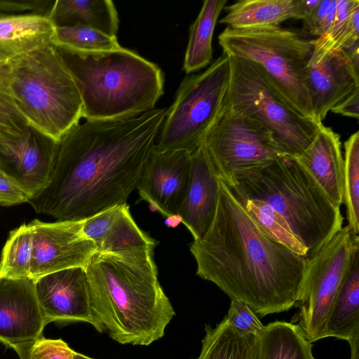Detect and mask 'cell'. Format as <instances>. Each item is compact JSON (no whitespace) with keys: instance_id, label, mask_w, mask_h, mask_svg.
<instances>
[{"instance_id":"cell-1","label":"cell","mask_w":359,"mask_h":359,"mask_svg":"<svg viewBox=\"0 0 359 359\" xmlns=\"http://www.w3.org/2000/svg\"><path fill=\"white\" fill-rule=\"evenodd\" d=\"M166 109L136 117L86 121L58 143L49 180L28 203L58 220H82L126 204L137 189Z\"/></svg>"},{"instance_id":"cell-2","label":"cell","mask_w":359,"mask_h":359,"mask_svg":"<svg viewBox=\"0 0 359 359\" xmlns=\"http://www.w3.org/2000/svg\"><path fill=\"white\" fill-rule=\"evenodd\" d=\"M219 186L213 221L189 246L196 275L261 318L288 311L300 299L308 259L267 236L220 179Z\"/></svg>"},{"instance_id":"cell-3","label":"cell","mask_w":359,"mask_h":359,"mask_svg":"<svg viewBox=\"0 0 359 359\" xmlns=\"http://www.w3.org/2000/svg\"><path fill=\"white\" fill-rule=\"evenodd\" d=\"M154 248L96 252L86 269L94 316L121 344L150 345L175 316L158 279Z\"/></svg>"},{"instance_id":"cell-4","label":"cell","mask_w":359,"mask_h":359,"mask_svg":"<svg viewBox=\"0 0 359 359\" xmlns=\"http://www.w3.org/2000/svg\"><path fill=\"white\" fill-rule=\"evenodd\" d=\"M226 184L246 198L267 203L278 212L306 248L308 259L342 228L340 207L330 200L295 157L279 156L238 168Z\"/></svg>"},{"instance_id":"cell-5","label":"cell","mask_w":359,"mask_h":359,"mask_svg":"<svg viewBox=\"0 0 359 359\" xmlns=\"http://www.w3.org/2000/svg\"><path fill=\"white\" fill-rule=\"evenodd\" d=\"M58 50L77 83L86 121L136 117L154 109L163 94L161 68L131 50Z\"/></svg>"},{"instance_id":"cell-6","label":"cell","mask_w":359,"mask_h":359,"mask_svg":"<svg viewBox=\"0 0 359 359\" xmlns=\"http://www.w3.org/2000/svg\"><path fill=\"white\" fill-rule=\"evenodd\" d=\"M3 70L27 125L59 143L80 123L81 96L55 46L10 58Z\"/></svg>"},{"instance_id":"cell-7","label":"cell","mask_w":359,"mask_h":359,"mask_svg":"<svg viewBox=\"0 0 359 359\" xmlns=\"http://www.w3.org/2000/svg\"><path fill=\"white\" fill-rule=\"evenodd\" d=\"M313 39L302 31L280 26L226 27L218 36L224 53L257 65L299 112L315 119L307 86Z\"/></svg>"},{"instance_id":"cell-8","label":"cell","mask_w":359,"mask_h":359,"mask_svg":"<svg viewBox=\"0 0 359 359\" xmlns=\"http://www.w3.org/2000/svg\"><path fill=\"white\" fill-rule=\"evenodd\" d=\"M227 56L230 73L225 104L267 129L283 155L301 154L313 141L323 123L299 112L257 65Z\"/></svg>"},{"instance_id":"cell-9","label":"cell","mask_w":359,"mask_h":359,"mask_svg":"<svg viewBox=\"0 0 359 359\" xmlns=\"http://www.w3.org/2000/svg\"><path fill=\"white\" fill-rule=\"evenodd\" d=\"M229 73V57L223 53L205 71L183 79L165 111L155 149L192 154L203 146L224 107Z\"/></svg>"},{"instance_id":"cell-10","label":"cell","mask_w":359,"mask_h":359,"mask_svg":"<svg viewBox=\"0 0 359 359\" xmlns=\"http://www.w3.org/2000/svg\"><path fill=\"white\" fill-rule=\"evenodd\" d=\"M359 253V236L342 227L318 252L307 259L297 325L310 342L323 339L325 325L348 272Z\"/></svg>"},{"instance_id":"cell-11","label":"cell","mask_w":359,"mask_h":359,"mask_svg":"<svg viewBox=\"0 0 359 359\" xmlns=\"http://www.w3.org/2000/svg\"><path fill=\"white\" fill-rule=\"evenodd\" d=\"M203 147L215 173L225 183L238 168L283 156L267 129L225 104Z\"/></svg>"},{"instance_id":"cell-12","label":"cell","mask_w":359,"mask_h":359,"mask_svg":"<svg viewBox=\"0 0 359 359\" xmlns=\"http://www.w3.org/2000/svg\"><path fill=\"white\" fill-rule=\"evenodd\" d=\"M84 220L34 219L29 223L33 233L32 279L74 267L86 271L97 248L83 233Z\"/></svg>"},{"instance_id":"cell-13","label":"cell","mask_w":359,"mask_h":359,"mask_svg":"<svg viewBox=\"0 0 359 359\" xmlns=\"http://www.w3.org/2000/svg\"><path fill=\"white\" fill-rule=\"evenodd\" d=\"M58 143L27 125L17 133L0 135V170L32 196L47 184Z\"/></svg>"},{"instance_id":"cell-14","label":"cell","mask_w":359,"mask_h":359,"mask_svg":"<svg viewBox=\"0 0 359 359\" xmlns=\"http://www.w3.org/2000/svg\"><path fill=\"white\" fill-rule=\"evenodd\" d=\"M191 154L186 151L151 150L137 189L142 200L169 217L177 215L190 178Z\"/></svg>"},{"instance_id":"cell-15","label":"cell","mask_w":359,"mask_h":359,"mask_svg":"<svg viewBox=\"0 0 359 359\" xmlns=\"http://www.w3.org/2000/svg\"><path fill=\"white\" fill-rule=\"evenodd\" d=\"M35 280L38 302L46 324L83 322L104 331L90 304L86 271L74 267L46 274Z\"/></svg>"},{"instance_id":"cell-16","label":"cell","mask_w":359,"mask_h":359,"mask_svg":"<svg viewBox=\"0 0 359 359\" xmlns=\"http://www.w3.org/2000/svg\"><path fill=\"white\" fill-rule=\"evenodd\" d=\"M46 325L35 280L0 277V341L15 349L42 337Z\"/></svg>"},{"instance_id":"cell-17","label":"cell","mask_w":359,"mask_h":359,"mask_svg":"<svg viewBox=\"0 0 359 359\" xmlns=\"http://www.w3.org/2000/svg\"><path fill=\"white\" fill-rule=\"evenodd\" d=\"M307 86L314 118L323 123L330 111L359 89V43L309 64Z\"/></svg>"},{"instance_id":"cell-18","label":"cell","mask_w":359,"mask_h":359,"mask_svg":"<svg viewBox=\"0 0 359 359\" xmlns=\"http://www.w3.org/2000/svg\"><path fill=\"white\" fill-rule=\"evenodd\" d=\"M219 179L203 146L191 154L190 178L184 200L177 212L194 240L210 226L217 206Z\"/></svg>"},{"instance_id":"cell-19","label":"cell","mask_w":359,"mask_h":359,"mask_svg":"<svg viewBox=\"0 0 359 359\" xmlns=\"http://www.w3.org/2000/svg\"><path fill=\"white\" fill-rule=\"evenodd\" d=\"M83 231L95 245L97 252H117L156 245V241L137 226L127 203L86 219Z\"/></svg>"},{"instance_id":"cell-20","label":"cell","mask_w":359,"mask_h":359,"mask_svg":"<svg viewBox=\"0 0 359 359\" xmlns=\"http://www.w3.org/2000/svg\"><path fill=\"white\" fill-rule=\"evenodd\" d=\"M337 207L343 203L344 157L340 136L324 125L311 144L295 157Z\"/></svg>"},{"instance_id":"cell-21","label":"cell","mask_w":359,"mask_h":359,"mask_svg":"<svg viewBox=\"0 0 359 359\" xmlns=\"http://www.w3.org/2000/svg\"><path fill=\"white\" fill-rule=\"evenodd\" d=\"M56 27L48 14L0 15V53L10 59L53 45Z\"/></svg>"},{"instance_id":"cell-22","label":"cell","mask_w":359,"mask_h":359,"mask_svg":"<svg viewBox=\"0 0 359 359\" xmlns=\"http://www.w3.org/2000/svg\"><path fill=\"white\" fill-rule=\"evenodd\" d=\"M49 16L57 27L85 26L116 36L118 15L110 0H56Z\"/></svg>"},{"instance_id":"cell-23","label":"cell","mask_w":359,"mask_h":359,"mask_svg":"<svg viewBox=\"0 0 359 359\" xmlns=\"http://www.w3.org/2000/svg\"><path fill=\"white\" fill-rule=\"evenodd\" d=\"M359 338V253L351 264L327 318L323 338Z\"/></svg>"},{"instance_id":"cell-24","label":"cell","mask_w":359,"mask_h":359,"mask_svg":"<svg viewBox=\"0 0 359 359\" xmlns=\"http://www.w3.org/2000/svg\"><path fill=\"white\" fill-rule=\"evenodd\" d=\"M219 22L227 27L248 29L280 25L295 18L296 0H240L225 6Z\"/></svg>"},{"instance_id":"cell-25","label":"cell","mask_w":359,"mask_h":359,"mask_svg":"<svg viewBox=\"0 0 359 359\" xmlns=\"http://www.w3.org/2000/svg\"><path fill=\"white\" fill-rule=\"evenodd\" d=\"M312 347L297 325L276 320L257 336V359H315Z\"/></svg>"},{"instance_id":"cell-26","label":"cell","mask_w":359,"mask_h":359,"mask_svg":"<svg viewBox=\"0 0 359 359\" xmlns=\"http://www.w3.org/2000/svg\"><path fill=\"white\" fill-rule=\"evenodd\" d=\"M227 0H205L189 27L183 69L187 74L208 66L212 59V36L217 19Z\"/></svg>"},{"instance_id":"cell-27","label":"cell","mask_w":359,"mask_h":359,"mask_svg":"<svg viewBox=\"0 0 359 359\" xmlns=\"http://www.w3.org/2000/svg\"><path fill=\"white\" fill-rule=\"evenodd\" d=\"M313 50L309 64L359 43V1L337 0V13L330 29L313 39Z\"/></svg>"},{"instance_id":"cell-28","label":"cell","mask_w":359,"mask_h":359,"mask_svg":"<svg viewBox=\"0 0 359 359\" xmlns=\"http://www.w3.org/2000/svg\"><path fill=\"white\" fill-rule=\"evenodd\" d=\"M205 331L200 354L193 359H257V337L234 329L226 316Z\"/></svg>"},{"instance_id":"cell-29","label":"cell","mask_w":359,"mask_h":359,"mask_svg":"<svg viewBox=\"0 0 359 359\" xmlns=\"http://www.w3.org/2000/svg\"><path fill=\"white\" fill-rule=\"evenodd\" d=\"M229 189L267 236L292 252L307 258L306 248L293 235L285 219L270 205L259 199L246 198L230 187Z\"/></svg>"},{"instance_id":"cell-30","label":"cell","mask_w":359,"mask_h":359,"mask_svg":"<svg viewBox=\"0 0 359 359\" xmlns=\"http://www.w3.org/2000/svg\"><path fill=\"white\" fill-rule=\"evenodd\" d=\"M32 251L33 233L29 223L11 231L1 252L0 277L31 278Z\"/></svg>"},{"instance_id":"cell-31","label":"cell","mask_w":359,"mask_h":359,"mask_svg":"<svg viewBox=\"0 0 359 359\" xmlns=\"http://www.w3.org/2000/svg\"><path fill=\"white\" fill-rule=\"evenodd\" d=\"M57 48L76 53H100L121 47L116 36L88 27H56L53 43Z\"/></svg>"},{"instance_id":"cell-32","label":"cell","mask_w":359,"mask_h":359,"mask_svg":"<svg viewBox=\"0 0 359 359\" xmlns=\"http://www.w3.org/2000/svg\"><path fill=\"white\" fill-rule=\"evenodd\" d=\"M344 194L348 227L359 233V132L353 133L344 142Z\"/></svg>"},{"instance_id":"cell-33","label":"cell","mask_w":359,"mask_h":359,"mask_svg":"<svg viewBox=\"0 0 359 359\" xmlns=\"http://www.w3.org/2000/svg\"><path fill=\"white\" fill-rule=\"evenodd\" d=\"M3 65L0 67V135L20 133L27 125L8 86Z\"/></svg>"},{"instance_id":"cell-34","label":"cell","mask_w":359,"mask_h":359,"mask_svg":"<svg viewBox=\"0 0 359 359\" xmlns=\"http://www.w3.org/2000/svg\"><path fill=\"white\" fill-rule=\"evenodd\" d=\"M14 350L20 359H74L75 352L62 339H46L43 336Z\"/></svg>"},{"instance_id":"cell-35","label":"cell","mask_w":359,"mask_h":359,"mask_svg":"<svg viewBox=\"0 0 359 359\" xmlns=\"http://www.w3.org/2000/svg\"><path fill=\"white\" fill-rule=\"evenodd\" d=\"M337 8V0H320L314 11L304 20L302 32L315 39L325 35L333 25Z\"/></svg>"},{"instance_id":"cell-36","label":"cell","mask_w":359,"mask_h":359,"mask_svg":"<svg viewBox=\"0 0 359 359\" xmlns=\"http://www.w3.org/2000/svg\"><path fill=\"white\" fill-rule=\"evenodd\" d=\"M226 318L232 327L246 334L257 337L264 327L257 315L247 304L236 299H231Z\"/></svg>"},{"instance_id":"cell-37","label":"cell","mask_w":359,"mask_h":359,"mask_svg":"<svg viewBox=\"0 0 359 359\" xmlns=\"http://www.w3.org/2000/svg\"><path fill=\"white\" fill-rule=\"evenodd\" d=\"M54 1L45 0H0V15L41 13L49 15Z\"/></svg>"},{"instance_id":"cell-38","label":"cell","mask_w":359,"mask_h":359,"mask_svg":"<svg viewBox=\"0 0 359 359\" xmlns=\"http://www.w3.org/2000/svg\"><path fill=\"white\" fill-rule=\"evenodd\" d=\"M32 196L15 180L0 170V204L13 205L28 203Z\"/></svg>"},{"instance_id":"cell-39","label":"cell","mask_w":359,"mask_h":359,"mask_svg":"<svg viewBox=\"0 0 359 359\" xmlns=\"http://www.w3.org/2000/svg\"><path fill=\"white\" fill-rule=\"evenodd\" d=\"M332 112L358 119L359 117V89L355 90L340 103L335 106Z\"/></svg>"},{"instance_id":"cell-40","label":"cell","mask_w":359,"mask_h":359,"mask_svg":"<svg viewBox=\"0 0 359 359\" xmlns=\"http://www.w3.org/2000/svg\"><path fill=\"white\" fill-rule=\"evenodd\" d=\"M320 0H296V20H306L314 11Z\"/></svg>"},{"instance_id":"cell-41","label":"cell","mask_w":359,"mask_h":359,"mask_svg":"<svg viewBox=\"0 0 359 359\" xmlns=\"http://www.w3.org/2000/svg\"><path fill=\"white\" fill-rule=\"evenodd\" d=\"M351 359H359V338L350 341Z\"/></svg>"},{"instance_id":"cell-42","label":"cell","mask_w":359,"mask_h":359,"mask_svg":"<svg viewBox=\"0 0 359 359\" xmlns=\"http://www.w3.org/2000/svg\"><path fill=\"white\" fill-rule=\"evenodd\" d=\"M181 222V219L179 215H173L172 217H167L165 224L169 227H175Z\"/></svg>"},{"instance_id":"cell-43","label":"cell","mask_w":359,"mask_h":359,"mask_svg":"<svg viewBox=\"0 0 359 359\" xmlns=\"http://www.w3.org/2000/svg\"><path fill=\"white\" fill-rule=\"evenodd\" d=\"M74 359H94V358H92L90 357L86 356V355H85L83 354L77 353V352H74Z\"/></svg>"},{"instance_id":"cell-44","label":"cell","mask_w":359,"mask_h":359,"mask_svg":"<svg viewBox=\"0 0 359 359\" xmlns=\"http://www.w3.org/2000/svg\"><path fill=\"white\" fill-rule=\"evenodd\" d=\"M8 57L0 53V67L2 66L8 60Z\"/></svg>"}]
</instances>
